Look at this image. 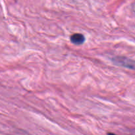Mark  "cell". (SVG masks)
Listing matches in <instances>:
<instances>
[{"instance_id":"3","label":"cell","mask_w":135,"mask_h":135,"mask_svg":"<svg viewBox=\"0 0 135 135\" xmlns=\"http://www.w3.org/2000/svg\"><path fill=\"white\" fill-rule=\"evenodd\" d=\"M108 135H117V134H113V133H108Z\"/></svg>"},{"instance_id":"2","label":"cell","mask_w":135,"mask_h":135,"mask_svg":"<svg viewBox=\"0 0 135 135\" xmlns=\"http://www.w3.org/2000/svg\"><path fill=\"white\" fill-rule=\"evenodd\" d=\"M70 40H71V42L74 44L80 45L83 44L85 42V37L83 34H80V33H76L71 36Z\"/></svg>"},{"instance_id":"1","label":"cell","mask_w":135,"mask_h":135,"mask_svg":"<svg viewBox=\"0 0 135 135\" xmlns=\"http://www.w3.org/2000/svg\"><path fill=\"white\" fill-rule=\"evenodd\" d=\"M112 61L114 64L120 67L135 70V61L129 58L122 56H117L112 58Z\"/></svg>"}]
</instances>
